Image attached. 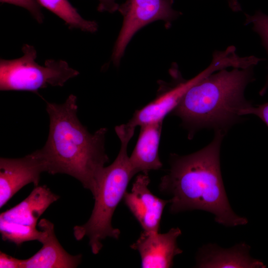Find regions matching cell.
Listing matches in <instances>:
<instances>
[{
	"instance_id": "1",
	"label": "cell",
	"mask_w": 268,
	"mask_h": 268,
	"mask_svg": "<svg viewBox=\"0 0 268 268\" xmlns=\"http://www.w3.org/2000/svg\"><path fill=\"white\" fill-rule=\"evenodd\" d=\"M225 134L215 132L212 140L193 153L172 154L170 168L161 178L160 192L171 197L170 211L176 213L200 209L215 215V221L226 226L244 225L245 217L231 209L224 188L220 167V151Z\"/></svg>"
},
{
	"instance_id": "2",
	"label": "cell",
	"mask_w": 268,
	"mask_h": 268,
	"mask_svg": "<svg viewBox=\"0 0 268 268\" xmlns=\"http://www.w3.org/2000/svg\"><path fill=\"white\" fill-rule=\"evenodd\" d=\"M76 101V96L70 94L62 104L46 102L49 132L40 150L48 173L73 177L94 197L105 164L109 161L105 149L107 129L100 128L90 133L78 118Z\"/></svg>"
},
{
	"instance_id": "3",
	"label": "cell",
	"mask_w": 268,
	"mask_h": 268,
	"mask_svg": "<svg viewBox=\"0 0 268 268\" xmlns=\"http://www.w3.org/2000/svg\"><path fill=\"white\" fill-rule=\"evenodd\" d=\"M254 67L223 68L204 77L185 93L172 111L189 130V137L202 129L226 132L240 120L241 111L252 106L244 92L254 80Z\"/></svg>"
},
{
	"instance_id": "4",
	"label": "cell",
	"mask_w": 268,
	"mask_h": 268,
	"mask_svg": "<svg viewBox=\"0 0 268 268\" xmlns=\"http://www.w3.org/2000/svg\"><path fill=\"white\" fill-rule=\"evenodd\" d=\"M115 132L121 141L118 155L111 165L104 167L102 170L93 197L95 203L89 219L85 224L73 227V235L77 240L85 236L88 238L94 254L99 253L103 247L102 242L107 237L119 238L120 231L113 227L112 216L127 192L129 183L135 175L127 152L134 129L123 124L116 126Z\"/></svg>"
},
{
	"instance_id": "5",
	"label": "cell",
	"mask_w": 268,
	"mask_h": 268,
	"mask_svg": "<svg viewBox=\"0 0 268 268\" xmlns=\"http://www.w3.org/2000/svg\"><path fill=\"white\" fill-rule=\"evenodd\" d=\"M22 57L0 60V90L28 91L38 93L48 86H63L69 79L79 74L65 61L48 59L44 66L35 61L37 52L31 45L25 44Z\"/></svg>"
},
{
	"instance_id": "6",
	"label": "cell",
	"mask_w": 268,
	"mask_h": 268,
	"mask_svg": "<svg viewBox=\"0 0 268 268\" xmlns=\"http://www.w3.org/2000/svg\"><path fill=\"white\" fill-rule=\"evenodd\" d=\"M232 61L228 53L216 51L212 55L210 65L194 77L185 80L174 66L171 69L172 83L160 84L157 97L147 105L137 110L127 124L133 128L163 121L174 110L186 92L194 84L209 74L230 67Z\"/></svg>"
},
{
	"instance_id": "7",
	"label": "cell",
	"mask_w": 268,
	"mask_h": 268,
	"mask_svg": "<svg viewBox=\"0 0 268 268\" xmlns=\"http://www.w3.org/2000/svg\"><path fill=\"white\" fill-rule=\"evenodd\" d=\"M173 2L170 0H126L119 4L118 10L124 19L112 55L116 66L119 65L128 43L140 29L158 20L169 26L181 14L172 8Z\"/></svg>"
},
{
	"instance_id": "8",
	"label": "cell",
	"mask_w": 268,
	"mask_h": 268,
	"mask_svg": "<svg viewBox=\"0 0 268 268\" xmlns=\"http://www.w3.org/2000/svg\"><path fill=\"white\" fill-rule=\"evenodd\" d=\"M47 166L40 149L20 158L0 159V207L25 185L38 186Z\"/></svg>"
},
{
	"instance_id": "9",
	"label": "cell",
	"mask_w": 268,
	"mask_h": 268,
	"mask_svg": "<svg viewBox=\"0 0 268 268\" xmlns=\"http://www.w3.org/2000/svg\"><path fill=\"white\" fill-rule=\"evenodd\" d=\"M148 173L136 176L131 192H126L124 202L145 232H159L164 208L169 200H162L148 189Z\"/></svg>"
},
{
	"instance_id": "10",
	"label": "cell",
	"mask_w": 268,
	"mask_h": 268,
	"mask_svg": "<svg viewBox=\"0 0 268 268\" xmlns=\"http://www.w3.org/2000/svg\"><path fill=\"white\" fill-rule=\"evenodd\" d=\"M181 234L179 228H172L162 234L143 231L130 247L138 252L141 268H171L175 256L183 252L177 243V239Z\"/></svg>"
},
{
	"instance_id": "11",
	"label": "cell",
	"mask_w": 268,
	"mask_h": 268,
	"mask_svg": "<svg viewBox=\"0 0 268 268\" xmlns=\"http://www.w3.org/2000/svg\"><path fill=\"white\" fill-rule=\"evenodd\" d=\"M40 229L47 233L42 243L41 249L33 256L22 260L20 268H73L78 267L81 254L73 256L67 253L61 245L55 234L54 224L46 219L38 223Z\"/></svg>"
},
{
	"instance_id": "12",
	"label": "cell",
	"mask_w": 268,
	"mask_h": 268,
	"mask_svg": "<svg viewBox=\"0 0 268 268\" xmlns=\"http://www.w3.org/2000/svg\"><path fill=\"white\" fill-rule=\"evenodd\" d=\"M163 121L142 125L135 147L129 156L135 174L148 173L162 166L158 153Z\"/></svg>"
},
{
	"instance_id": "13",
	"label": "cell",
	"mask_w": 268,
	"mask_h": 268,
	"mask_svg": "<svg viewBox=\"0 0 268 268\" xmlns=\"http://www.w3.org/2000/svg\"><path fill=\"white\" fill-rule=\"evenodd\" d=\"M250 247L240 244L223 249L209 245L201 249L197 258L199 268H266L263 262L250 257Z\"/></svg>"
},
{
	"instance_id": "14",
	"label": "cell",
	"mask_w": 268,
	"mask_h": 268,
	"mask_svg": "<svg viewBox=\"0 0 268 268\" xmlns=\"http://www.w3.org/2000/svg\"><path fill=\"white\" fill-rule=\"evenodd\" d=\"M59 198L46 186L35 187L25 199L1 213L0 218L23 225L36 226L39 217Z\"/></svg>"
},
{
	"instance_id": "15",
	"label": "cell",
	"mask_w": 268,
	"mask_h": 268,
	"mask_svg": "<svg viewBox=\"0 0 268 268\" xmlns=\"http://www.w3.org/2000/svg\"><path fill=\"white\" fill-rule=\"evenodd\" d=\"M44 7L63 20L70 28L93 33L98 29L94 21L84 19L68 0H37Z\"/></svg>"
},
{
	"instance_id": "16",
	"label": "cell",
	"mask_w": 268,
	"mask_h": 268,
	"mask_svg": "<svg viewBox=\"0 0 268 268\" xmlns=\"http://www.w3.org/2000/svg\"><path fill=\"white\" fill-rule=\"evenodd\" d=\"M0 232L4 241L14 243L17 246L33 240H37L42 243L47 235L44 230L39 231L36 226L10 222L2 218H0Z\"/></svg>"
},
{
	"instance_id": "17",
	"label": "cell",
	"mask_w": 268,
	"mask_h": 268,
	"mask_svg": "<svg viewBox=\"0 0 268 268\" xmlns=\"http://www.w3.org/2000/svg\"><path fill=\"white\" fill-rule=\"evenodd\" d=\"M245 24H252L253 30L260 36L268 55V15L257 10L253 15L245 14ZM268 89V74L266 83L260 92V95H264Z\"/></svg>"
},
{
	"instance_id": "18",
	"label": "cell",
	"mask_w": 268,
	"mask_h": 268,
	"mask_svg": "<svg viewBox=\"0 0 268 268\" xmlns=\"http://www.w3.org/2000/svg\"><path fill=\"white\" fill-rule=\"evenodd\" d=\"M0 1L23 7L27 10L38 23L43 21L44 15L37 0H0Z\"/></svg>"
},
{
	"instance_id": "19",
	"label": "cell",
	"mask_w": 268,
	"mask_h": 268,
	"mask_svg": "<svg viewBox=\"0 0 268 268\" xmlns=\"http://www.w3.org/2000/svg\"><path fill=\"white\" fill-rule=\"evenodd\" d=\"M253 114L259 117L268 127V102L258 107L252 105L243 109L240 112L241 116L245 115Z\"/></svg>"
},
{
	"instance_id": "20",
	"label": "cell",
	"mask_w": 268,
	"mask_h": 268,
	"mask_svg": "<svg viewBox=\"0 0 268 268\" xmlns=\"http://www.w3.org/2000/svg\"><path fill=\"white\" fill-rule=\"evenodd\" d=\"M22 260H19L0 252V268H20Z\"/></svg>"
},
{
	"instance_id": "21",
	"label": "cell",
	"mask_w": 268,
	"mask_h": 268,
	"mask_svg": "<svg viewBox=\"0 0 268 268\" xmlns=\"http://www.w3.org/2000/svg\"><path fill=\"white\" fill-rule=\"evenodd\" d=\"M97 10L100 12L107 11L113 13L118 10L119 4L116 0H98Z\"/></svg>"
},
{
	"instance_id": "22",
	"label": "cell",
	"mask_w": 268,
	"mask_h": 268,
	"mask_svg": "<svg viewBox=\"0 0 268 268\" xmlns=\"http://www.w3.org/2000/svg\"><path fill=\"white\" fill-rule=\"evenodd\" d=\"M229 6L234 11H239L241 10L239 3L237 0H227Z\"/></svg>"
},
{
	"instance_id": "23",
	"label": "cell",
	"mask_w": 268,
	"mask_h": 268,
	"mask_svg": "<svg viewBox=\"0 0 268 268\" xmlns=\"http://www.w3.org/2000/svg\"><path fill=\"white\" fill-rule=\"evenodd\" d=\"M171 0L172 1H173V0Z\"/></svg>"
}]
</instances>
